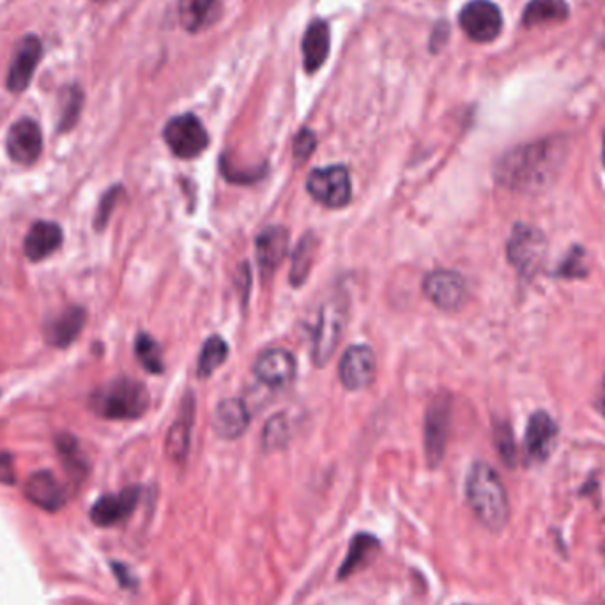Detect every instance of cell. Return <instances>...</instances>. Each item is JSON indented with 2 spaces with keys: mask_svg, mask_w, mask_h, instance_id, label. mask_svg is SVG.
Instances as JSON below:
<instances>
[{
  "mask_svg": "<svg viewBox=\"0 0 605 605\" xmlns=\"http://www.w3.org/2000/svg\"><path fill=\"white\" fill-rule=\"evenodd\" d=\"M89 407L107 420H137L149 407V393L144 384L121 377L94 391Z\"/></svg>",
  "mask_w": 605,
  "mask_h": 605,
  "instance_id": "3957f363",
  "label": "cell"
},
{
  "mask_svg": "<svg viewBox=\"0 0 605 605\" xmlns=\"http://www.w3.org/2000/svg\"><path fill=\"white\" fill-rule=\"evenodd\" d=\"M565 160V138H544L506 151L494 167V177L510 192L535 195L551 188L560 177Z\"/></svg>",
  "mask_w": 605,
  "mask_h": 605,
  "instance_id": "6da1fadb",
  "label": "cell"
},
{
  "mask_svg": "<svg viewBox=\"0 0 605 605\" xmlns=\"http://www.w3.org/2000/svg\"><path fill=\"white\" fill-rule=\"evenodd\" d=\"M41 52H43V46L36 36H25L20 41V45L16 46L13 61L9 66L8 78H6L9 91L22 92L29 87L32 77H34V71L41 61Z\"/></svg>",
  "mask_w": 605,
  "mask_h": 605,
  "instance_id": "2e32d148",
  "label": "cell"
},
{
  "mask_svg": "<svg viewBox=\"0 0 605 605\" xmlns=\"http://www.w3.org/2000/svg\"><path fill=\"white\" fill-rule=\"evenodd\" d=\"M598 407H600V411H602V413H604V416H605V383H604V390H602V397H600V399H598Z\"/></svg>",
  "mask_w": 605,
  "mask_h": 605,
  "instance_id": "f35d334b",
  "label": "cell"
},
{
  "mask_svg": "<svg viewBox=\"0 0 605 605\" xmlns=\"http://www.w3.org/2000/svg\"><path fill=\"white\" fill-rule=\"evenodd\" d=\"M9 158L18 165H32L43 153V135L38 123L32 119H20L9 128L6 138Z\"/></svg>",
  "mask_w": 605,
  "mask_h": 605,
  "instance_id": "5bb4252c",
  "label": "cell"
},
{
  "mask_svg": "<svg viewBox=\"0 0 605 605\" xmlns=\"http://www.w3.org/2000/svg\"><path fill=\"white\" fill-rule=\"evenodd\" d=\"M289 439V423L285 422L284 416H275L269 420L264 430V446L268 450H276L280 446H284Z\"/></svg>",
  "mask_w": 605,
  "mask_h": 605,
  "instance_id": "d6a6232c",
  "label": "cell"
},
{
  "mask_svg": "<svg viewBox=\"0 0 605 605\" xmlns=\"http://www.w3.org/2000/svg\"><path fill=\"white\" fill-rule=\"evenodd\" d=\"M57 450L61 455L62 464L77 482H82L87 475V464L78 448V441L71 434H61L57 437Z\"/></svg>",
  "mask_w": 605,
  "mask_h": 605,
  "instance_id": "f1b7e54d",
  "label": "cell"
},
{
  "mask_svg": "<svg viewBox=\"0 0 605 605\" xmlns=\"http://www.w3.org/2000/svg\"><path fill=\"white\" fill-rule=\"evenodd\" d=\"M85 326V310L82 307H69L54 317L46 326V342L57 349H66L77 340Z\"/></svg>",
  "mask_w": 605,
  "mask_h": 605,
  "instance_id": "44dd1931",
  "label": "cell"
},
{
  "mask_svg": "<svg viewBox=\"0 0 605 605\" xmlns=\"http://www.w3.org/2000/svg\"><path fill=\"white\" fill-rule=\"evenodd\" d=\"M121 193H123L121 186H114V188H110L103 195L100 206H98V211H96V218H94V227H96V230L105 229V225H107L110 216H112V211L115 209V204L119 202Z\"/></svg>",
  "mask_w": 605,
  "mask_h": 605,
  "instance_id": "836d02e7",
  "label": "cell"
},
{
  "mask_svg": "<svg viewBox=\"0 0 605 605\" xmlns=\"http://www.w3.org/2000/svg\"><path fill=\"white\" fill-rule=\"evenodd\" d=\"M315 252H317V239L312 232H308L299 239L298 246L292 253L291 284L294 287L307 282L308 273L314 264Z\"/></svg>",
  "mask_w": 605,
  "mask_h": 605,
  "instance_id": "484cf974",
  "label": "cell"
},
{
  "mask_svg": "<svg viewBox=\"0 0 605 605\" xmlns=\"http://www.w3.org/2000/svg\"><path fill=\"white\" fill-rule=\"evenodd\" d=\"M142 496L140 487H126L121 492L107 494L98 499L91 508V521L98 528H112L126 521L137 508Z\"/></svg>",
  "mask_w": 605,
  "mask_h": 605,
  "instance_id": "4fadbf2b",
  "label": "cell"
},
{
  "mask_svg": "<svg viewBox=\"0 0 605 605\" xmlns=\"http://www.w3.org/2000/svg\"><path fill=\"white\" fill-rule=\"evenodd\" d=\"M460 27L476 43H491L503 29V16L491 0H473L462 9Z\"/></svg>",
  "mask_w": 605,
  "mask_h": 605,
  "instance_id": "9c48e42d",
  "label": "cell"
},
{
  "mask_svg": "<svg viewBox=\"0 0 605 605\" xmlns=\"http://www.w3.org/2000/svg\"><path fill=\"white\" fill-rule=\"evenodd\" d=\"M135 354H137L140 365L146 368L149 374L160 376L163 372V358H161V347L151 335L138 333L135 340Z\"/></svg>",
  "mask_w": 605,
  "mask_h": 605,
  "instance_id": "f546056e",
  "label": "cell"
},
{
  "mask_svg": "<svg viewBox=\"0 0 605 605\" xmlns=\"http://www.w3.org/2000/svg\"><path fill=\"white\" fill-rule=\"evenodd\" d=\"M466 498L482 526L499 533L510 522V501L498 473L485 462H476L469 469Z\"/></svg>",
  "mask_w": 605,
  "mask_h": 605,
  "instance_id": "7a4b0ae2",
  "label": "cell"
},
{
  "mask_svg": "<svg viewBox=\"0 0 605 605\" xmlns=\"http://www.w3.org/2000/svg\"><path fill=\"white\" fill-rule=\"evenodd\" d=\"M257 246V261L262 275H273L282 266L289 253V230L280 225H271L261 230L255 241Z\"/></svg>",
  "mask_w": 605,
  "mask_h": 605,
  "instance_id": "e0dca14e",
  "label": "cell"
},
{
  "mask_svg": "<svg viewBox=\"0 0 605 605\" xmlns=\"http://www.w3.org/2000/svg\"><path fill=\"white\" fill-rule=\"evenodd\" d=\"M163 138L170 151L181 160L197 158L206 151L209 144L206 128L192 114L177 115L170 119L163 130Z\"/></svg>",
  "mask_w": 605,
  "mask_h": 605,
  "instance_id": "8992f818",
  "label": "cell"
},
{
  "mask_svg": "<svg viewBox=\"0 0 605 605\" xmlns=\"http://www.w3.org/2000/svg\"><path fill=\"white\" fill-rule=\"evenodd\" d=\"M602 160H604V167H605V135H604V147H602Z\"/></svg>",
  "mask_w": 605,
  "mask_h": 605,
  "instance_id": "ab89813d",
  "label": "cell"
},
{
  "mask_svg": "<svg viewBox=\"0 0 605 605\" xmlns=\"http://www.w3.org/2000/svg\"><path fill=\"white\" fill-rule=\"evenodd\" d=\"M588 273V266H586V259H584V252L581 248H574L572 252L568 253L567 261L561 262L560 269H558V275L565 276V278H579V276H586Z\"/></svg>",
  "mask_w": 605,
  "mask_h": 605,
  "instance_id": "e575fe53",
  "label": "cell"
},
{
  "mask_svg": "<svg viewBox=\"0 0 605 605\" xmlns=\"http://www.w3.org/2000/svg\"><path fill=\"white\" fill-rule=\"evenodd\" d=\"M560 436V427L551 414L537 411L529 418L526 437H524V452L529 462L542 464L551 457Z\"/></svg>",
  "mask_w": 605,
  "mask_h": 605,
  "instance_id": "7c38bea8",
  "label": "cell"
},
{
  "mask_svg": "<svg viewBox=\"0 0 605 605\" xmlns=\"http://www.w3.org/2000/svg\"><path fill=\"white\" fill-rule=\"evenodd\" d=\"M568 16V4L565 0H531L524 15L522 23L526 27H537L545 23H560Z\"/></svg>",
  "mask_w": 605,
  "mask_h": 605,
  "instance_id": "d4e9b609",
  "label": "cell"
},
{
  "mask_svg": "<svg viewBox=\"0 0 605 605\" xmlns=\"http://www.w3.org/2000/svg\"><path fill=\"white\" fill-rule=\"evenodd\" d=\"M248 425H250V414L243 400L225 399L216 406L213 414V429L222 439L227 441L238 439L245 434Z\"/></svg>",
  "mask_w": 605,
  "mask_h": 605,
  "instance_id": "ffe728a7",
  "label": "cell"
},
{
  "mask_svg": "<svg viewBox=\"0 0 605 605\" xmlns=\"http://www.w3.org/2000/svg\"><path fill=\"white\" fill-rule=\"evenodd\" d=\"M296 358L287 349L273 347L259 354L253 365V374L266 386L282 388L296 376Z\"/></svg>",
  "mask_w": 605,
  "mask_h": 605,
  "instance_id": "9a60e30c",
  "label": "cell"
},
{
  "mask_svg": "<svg viewBox=\"0 0 605 605\" xmlns=\"http://www.w3.org/2000/svg\"><path fill=\"white\" fill-rule=\"evenodd\" d=\"M16 482L15 459L11 453H0V483L13 485Z\"/></svg>",
  "mask_w": 605,
  "mask_h": 605,
  "instance_id": "8d00e7d4",
  "label": "cell"
},
{
  "mask_svg": "<svg viewBox=\"0 0 605 605\" xmlns=\"http://www.w3.org/2000/svg\"><path fill=\"white\" fill-rule=\"evenodd\" d=\"M494 443L498 448L499 457L503 459L508 468H515L517 464V446H515L514 432L506 422L494 423Z\"/></svg>",
  "mask_w": 605,
  "mask_h": 605,
  "instance_id": "1f68e13d",
  "label": "cell"
},
{
  "mask_svg": "<svg viewBox=\"0 0 605 605\" xmlns=\"http://www.w3.org/2000/svg\"><path fill=\"white\" fill-rule=\"evenodd\" d=\"M344 326V305L340 301L324 303L315 322L314 347H312L315 365L324 367L331 360V356L337 351Z\"/></svg>",
  "mask_w": 605,
  "mask_h": 605,
  "instance_id": "52a82bcc",
  "label": "cell"
},
{
  "mask_svg": "<svg viewBox=\"0 0 605 605\" xmlns=\"http://www.w3.org/2000/svg\"><path fill=\"white\" fill-rule=\"evenodd\" d=\"M379 540L370 533H358L354 535L351 544H349V552H347V558H345L342 567L338 570V579L344 581L349 575H353L354 572H358L360 568L367 565L368 560L379 551Z\"/></svg>",
  "mask_w": 605,
  "mask_h": 605,
  "instance_id": "cb8c5ba5",
  "label": "cell"
},
{
  "mask_svg": "<svg viewBox=\"0 0 605 605\" xmlns=\"http://www.w3.org/2000/svg\"><path fill=\"white\" fill-rule=\"evenodd\" d=\"M193 397L190 395V400H184L183 409L177 418L176 423L170 427L169 436H167V455L172 462L183 464L188 452H190V443H192V427H193Z\"/></svg>",
  "mask_w": 605,
  "mask_h": 605,
  "instance_id": "7402d4cb",
  "label": "cell"
},
{
  "mask_svg": "<svg viewBox=\"0 0 605 605\" xmlns=\"http://www.w3.org/2000/svg\"><path fill=\"white\" fill-rule=\"evenodd\" d=\"M62 229L54 222H36L23 239V253L32 262L45 261L62 245Z\"/></svg>",
  "mask_w": 605,
  "mask_h": 605,
  "instance_id": "d6986e66",
  "label": "cell"
},
{
  "mask_svg": "<svg viewBox=\"0 0 605 605\" xmlns=\"http://www.w3.org/2000/svg\"><path fill=\"white\" fill-rule=\"evenodd\" d=\"M25 498L46 512H57L68 503V492L50 471H38L25 483Z\"/></svg>",
  "mask_w": 605,
  "mask_h": 605,
  "instance_id": "ac0fdd59",
  "label": "cell"
},
{
  "mask_svg": "<svg viewBox=\"0 0 605 605\" xmlns=\"http://www.w3.org/2000/svg\"><path fill=\"white\" fill-rule=\"evenodd\" d=\"M307 190L312 195V199L331 209L347 206L353 197V184H351L349 170L342 165H331V167L310 172L307 179Z\"/></svg>",
  "mask_w": 605,
  "mask_h": 605,
  "instance_id": "5b68a950",
  "label": "cell"
},
{
  "mask_svg": "<svg viewBox=\"0 0 605 605\" xmlns=\"http://www.w3.org/2000/svg\"><path fill=\"white\" fill-rule=\"evenodd\" d=\"M61 119H59V130L68 131L77 124L84 103V94L78 87H66L61 96Z\"/></svg>",
  "mask_w": 605,
  "mask_h": 605,
  "instance_id": "4dcf8cb0",
  "label": "cell"
},
{
  "mask_svg": "<svg viewBox=\"0 0 605 605\" xmlns=\"http://www.w3.org/2000/svg\"><path fill=\"white\" fill-rule=\"evenodd\" d=\"M423 292L439 310L457 312L468 299V284L459 273L439 269L427 275L423 282Z\"/></svg>",
  "mask_w": 605,
  "mask_h": 605,
  "instance_id": "30bf717a",
  "label": "cell"
},
{
  "mask_svg": "<svg viewBox=\"0 0 605 605\" xmlns=\"http://www.w3.org/2000/svg\"><path fill=\"white\" fill-rule=\"evenodd\" d=\"M338 376L347 390H365L376 377V354L368 345H351L340 360Z\"/></svg>",
  "mask_w": 605,
  "mask_h": 605,
  "instance_id": "8fae6325",
  "label": "cell"
},
{
  "mask_svg": "<svg viewBox=\"0 0 605 605\" xmlns=\"http://www.w3.org/2000/svg\"><path fill=\"white\" fill-rule=\"evenodd\" d=\"M450 422H452V399L448 393H441L430 402L425 416V453L430 468H437L445 457Z\"/></svg>",
  "mask_w": 605,
  "mask_h": 605,
  "instance_id": "ba28073f",
  "label": "cell"
},
{
  "mask_svg": "<svg viewBox=\"0 0 605 605\" xmlns=\"http://www.w3.org/2000/svg\"><path fill=\"white\" fill-rule=\"evenodd\" d=\"M506 257L524 278L537 275L547 257V238L544 232L528 223H517L506 243Z\"/></svg>",
  "mask_w": 605,
  "mask_h": 605,
  "instance_id": "277c9868",
  "label": "cell"
},
{
  "mask_svg": "<svg viewBox=\"0 0 605 605\" xmlns=\"http://www.w3.org/2000/svg\"><path fill=\"white\" fill-rule=\"evenodd\" d=\"M115 575L119 579V583L123 584L124 588H133L135 586V577L130 574V570L121 565V563H112Z\"/></svg>",
  "mask_w": 605,
  "mask_h": 605,
  "instance_id": "74e56055",
  "label": "cell"
},
{
  "mask_svg": "<svg viewBox=\"0 0 605 605\" xmlns=\"http://www.w3.org/2000/svg\"><path fill=\"white\" fill-rule=\"evenodd\" d=\"M229 356V345L218 335L207 338L202 351H200L199 363H197V372L200 377H209L216 368L222 367Z\"/></svg>",
  "mask_w": 605,
  "mask_h": 605,
  "instance_id": "83f0119b",
  "label": "cell"
},
{
  "mask_svg": "<svg viewBox=\"0 0 605 605\" xmlns=\"http://www.w3.org/2000/svg\"><path fill=\"white\" fill-rule=\"evenodd\" d=\"M315 146H317V138H315L312 131H299L298 137L294 138V147H292L294 160L298 161V163H305L312 156V153H314Z\"/></svg>",
  "mask_w": 605,
  "mask_h": 605,
  "instance_id": "d590c367",
  "label": "cell"
},
{
  "mask_svg": "<svg viewBox=\"0 0 605 605\" xmlns=\"http://www.w3.org/2000/svg\"><path fill=\"white\" fill-rule=\"evenodd\" d=\"M216 0H181L179 2V20L186 31L197 32L206 25L213 15Z\"/></svg>",
  "mask_w": 605,
  "mask_h": 605,
  "instance_id": "4316f807",
  "label": "cell"
},
{
  "mask_svg": "<svg viewBox=\"0 0 605 605\" xmlns=\"http://www.w3.org/2000/svg\"><path fill=\"white\" fill-rule=\"evenodd\" d=\"M330 54V29L328 25L317 20L308 27L303 38V59L308 73L321 68Z\"/></svg>",
  "mask_w": 605,
  "mask_h": 605,
  "instance_id": "603a6c76",
  "label": "cell"
}]
</instances>
